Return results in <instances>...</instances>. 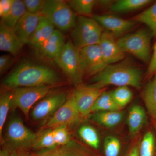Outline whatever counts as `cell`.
<instances>
[{
    "label": "cell",
    "instance_id": "6da1fadb",
    "mask_svg": "<svg viewBox=\"0 0 156 156\" xmlns=\"http://www.w3.org/2000/svg\"><path fill=\"white\" fill-rule=\"evenodd\" d=\"M61 81L55 71L46 66L29 62L20 63L3 80V86L9 89L20 87L52 86Z\"/></svg>",
    "mask_w": 156,
    "mask_h": 156
},
{
    "label": "cell",
    "instance_id": "7a4b0ae2",
    "mask_svg": "<svg viewBox=\"0 0 156 156\" xmlns=\"http://www.w3.org/2000/svg\"><path fill=\"white\" fill-rule=\"evenodd\" d=\"M142 73L139 68L126 62L108 65L94 76L90 87L104 89L109 85L140 88Z\"/></svg>",
    "mask_w": 156,
    "mask_h": 156
},
{
    "label": "cell",
    "instance_id": "3957f363",
    "mask_svg": "<svg viewBox=\"0 0 156 156\" xmlns=\"http://www.w3.org/2000/svg\"><path fill=\"white\" fill-rule=\"evenodd\" d=\"M103 32L102 27L94 18L79 16L72 30L71 41L80 50L88 46L98 44Z\"/></svg>",
    "mask_w": 156,
    "mask_h": 156
},
{
    "label": "cell",
    "instance_id": "277c9868",
    "mask_svg": "<svg viewBox=\"0 0 156 156\" xmlns=\"http://www.w3.org/2000/svg\"><path fill=\"white\" fill-rule=\"evenodd\" d=\"M152 36L150 30L140 29L133 33L125 35L117 41L125 53L131 54L145 63L151 60V41Z\"/></svg>",
    "mask_w": 156,
    "mask_h": 156
},
{
    "label": "cell",
    "instance_id": "5b68a950",
    "mask_svg": "<svg viewBox=\"0 0 156 156\" xmlns=\"http://www.w3.org/2000/svg\"><path fill=\"white\" fill-rule=\"evenodd\" d=\"M41 14L54 27L63 31L72 30L76 21L75 12L67 2L62 0L45 1Z\"/></svg>",
    "mask_w": 156,
    "mask_h": 156
},
{
    "label": "cell",
    "instance_id": "8992f818",
    "mask_svg": "<svg viewBox=\"0 0 156 156\" xmlns=\"http://www.w3.org/2000/svg\"><path fill=\"white\" fill-rule=\"evenodd\" d=\"M54 61L71 83L78 85L85 74L80 50L71 41L66 43L64 48Z\"/></svg>",
    "mask_w": 156,
    "mask_h": 156
},
{
    "label": "cell",
    "instance_id": "52a82bcc",
    "mask_svg": "<svg viewBox=\"0 0 156 156\" xmlns=\"http://www.w3.org/2000/svg\"><path fill=\"white\" fill-rule=\"evenodd\" d=\"M51 86L20 87L13 89L11 108H18L28 118L30 111L34 104L50 92Z\"/></svg>",
    "mask_w": 156,
    "mask_h": 156
},
{
    "label": "cell",
    "instance_id": "ba28073f",
    "mask_svg": "<svg viewBox=\"0 0 156 156\" xmlns=\"http://www.w3.org/2000/svg\"><path fill=\"white\" fill-rule=\"evenodd\" d=\"M36 137L37 134L27 128L19 117H13L10 120L6 131L9 147L21 150L32 147Z\"/></svg>",
    "mask_w": 156,
    "mask_h": 156
},
{
    "label": "cell",
    "instance_id": "9c48e42d",
    "mask_svg": "<svg viewBox=\"0 0 156 156\" xmlns=\"http://www.w3.org/2000/svg\"><path fill=\"white\" fill-rule=\"evenodd\" d=\"M80 114L73 96L71 95L48 120L44 129H54L61 126H68L78 122Z\"/></svg>",
    "mask_w": 156,
    "mask_h": 156
},
{
    "label": "cell",
    "instance_id": "30bf717a",
    "mask_svg": "<svg viewBox=\"0 0 156 156\" xmlns=\"http://www.w3.org/2000/svg\"><path fill=\"white\" fill-rule=\"evenodd\" d=\"M85 74L95 76L107 66L101 51L99 45L88 46L80 50Z\"/></svg>",
    "mask_w": 156,
    "mask_h": 156
},
{
    "label": "cell",
    "instance_id": "8fae6325",
    "mask_svg": "<svg viewBox=\"0 0 156 156\" xmlns=\"http://www.w3.org/2000/svg\"><path fill=\"white\" fill-rule=\"evenodd\" d=\"M93 18L115 37H122L133 28L137 23L133 20L123 19L113 14L95 15Z\"/></svg>",
    "mask_w": 156,
    "mask_h": 156
},
{
    "label": "cell",
    "instance_id": "7c38bea8",
    "mask_svg": "<svg viewBox=\"0 0 156 156\" xmlns=\"http://www.w3.org/2000/svg\"><path fill=\"white\" fill-rule=\"evenodd\" d=\"M66 95L59 93L50 95L41 100L32 110L33 119L41 120L52 115L66 101Z\"/></svg>",
    "mask_w": 156,
    "mask_h": 156
},
{
    "label": "cell",
    "instance_id": "4fadbf2b",
    "mask_svg": "<svg viewBox=\"0 0 156 156\" xmlns=\"http://www.w3.org/2000/svg\"><path fill=\"white\" fill-rule=\"evenodd\" d=\"M105 91L87 86L77 89L73 94L76 105L82 117L88 116L98 98Z\"/></svg>",
    "mask_w": 156,
    "mask_h": 156
},
{
    "label": "cell",
    "instance_id": "5bb4252c",
    "mask_svg": "<svg viewBox=\"0 0 156 156\" xmlns=\"http://www.w3.org/2000/svg\"><path fill=\"white\" fill-rule=\"evenodd\" d=\"M98 45L108 65L118 63L125 58V53L118 45L115 37L107 31L103 32Z\"/></svg>",
    "mask_w": 156,
    "mask_h": 156
},
{
    "label": "cell",
    "instance_id": "9a60e30c",
    "mask_svg": "<svg viewBox=\"0 0 156 156\" xmlns=\"http://www.w3.org/2000/svg\"><path fill=\"white\" fill-rule=\"evenodd\" d=\"M41 16V13L34 14L26 11L15 26L13 30L23 44H28Z\"/></svg>",
    "mask_w": 156,
    "mask_h": 156
},
{
    "label": "cell",
    "instance_id": "2e32d148",
    "mask_svg": "<svg viewBox=\"0 0 156 156\" xmlns=\"http://www.w3.org/2000/svg\"><path fill=\"white\" fill-rule=\"evenodd\" d=\"M24 44L16 35L13 30L9 28L2 20L0 23V50L11 53L14 56L18 55Z\"/></svg>",
    "mask_w": 156,
    "mask_h": 156
},
{
    "label": "cell",
    "instance_id": "e0dca14e",
    "mask_svg": "<svg viewBox=\"0 0 156 156\" xmlns=\"http://www.w3.org/2000/svg\"><path fill=\"white\" fill-rule=\"evenodd\" d=\"M63 34L59 30H55L47 41L37 50L42 56L55 59L60 54L66 44Z\"/></svg>",
    "mask_w": 156,
    "mask_h": 156
},
{
    "label": "cell",
    "instance_id": "ac0fdd59",
    "mask_svg": "<svg viewBox=\"0 0 156 156\" xmlns=\"http://www.w3.org/2000/svg\"><path fill=\"white\" fill-rule=\"evenodd\" d=\"M54 27V26L46 17L42 16L28 44L37 51L52 35L55 30Z\"/></svg>",
    "mask_w": 156,
    "mask_h": 156
},
{
    "label": "cell",
    "instance_id": "d6986e66",
    "mask_svg": "<svg viewBox=\"0 0 156 156\" xmlns=\"http://www.w3.org/2000/svg\"><path fill=\"white\" fill-rule=\"evenodd\" d=\"M145 110L140 105H134L130 109L127 118V124L130 134L135 135L143 128L146 121Z\"/></svg>",
    "mask_w": 156,
    "mask_h": 156
},
{
    "label": "cell",
    "instance_id": "ffe728a7",
    "mask_svg": "<svg viewBox=\"0 0 156 156\" xmlns=\"http://www.w3.org/2000/svg\"><path fill=\"white\" fill-rule=\"evenodd\" d=\"M151 0H119L115 1L110 8V11L124 14L139 10L149 5Z\"/></svg>",
    "mask_w": 156,
    "mask_h": 156
},
{
    "label": "cell",
    "instance_id": "44dd1931",
    "mask_svg": "<svg viewBox=\"0 0 156 156\" xmlns=\"http://www.w3.org/2000/svg\"><path fill=\"white\" fill-rule=\"evenodd\" d=\"M92 118L99 125L106 128H112L118 126L122 122L123 114L120 110L97 112L94 113Z\"/></svg>",
    "mask_w": 156,
    "mask_h": 156
},
{
    "label": "cell",
    "instance_id": "7402d4cb",
    "mask_svg": "<svg viewBox=\"0 0 156 156\" xmlns=\"http://www.w3.org/2000/svg\"><path fill=\"white\" fill-rule=\"evenodd\" d=\"M144 100L149 114L156 122V74L144 89Z\"/></svg>",
    "mask_w": 156,
    "mask_h": 156
},
{
    "label": "cell",
    "instance_id": "603a6c76",
    "mask_svg": "<svg viewBox=\"0 0 156 156\" xmlns=\"http://www.w3.org/2000/svg\"><path fill=\"white\" fill-rule=\"evenodd\" d=\"M26 11L23 1L14 0L9 14L5 18L1 20L7 27L13 30Z\"/></svg>",
    "mask_w": 156,
    "mask_h": 156
},
{
    "label": "cell",
    "instance_id": "cb8c5ba5",
    "mask_svg": "<svg viewBox=\"0 0 156 156\" xmlns=\"http://www.w3.org/2000/svg\"><path fill=\"white\" fill-rule=\"evenodd\" d=\"M136 22L145 24L153 36H156V2L132 19Z\"/></svg>",
    "mask_w": 156,
    "mask_h": 156
},
{
    "label": "cell",
    "instance_id": "d4e9b609",
    "mask_svg": "<svg viewBox=\"0 0 156 156\" xmlns=\"http://www.w3.org/2000/svg\"><path fill=\"white\" fill-rule=\"evenodd\" d=\"M121 108L112 97L110 92L104 91L98 98L91 110L92 113L100 112L119 111Z\"/></svg>",
    "mask_w": 156,
    "mask_h": 156
},
{
    "label": "cell",
    "instance_id": "484cf974",
    "mask_svg": "<svg viewBox=\"0 0 156 156\" xmlns=\"http://www.w3.org/2000/svg\"><path fill=\"white\" fill-rule=\"evenodd\" d=\"M53 138L52 129H44L39 134L33 145L34 150H47L57 147Z\"/></svg>",
    "mask_w": 156,
    "mask_h": 156
},
{
    "label": "cell",
    "instance_id": "4316f807",
    "mask_svg": "<svg viewBox=\"0 0 156 156\" xmlns=\"http://www.w3.org/2000/svg\"><path fill=\"white\" fill-rule=\"evenodd\" d=\"M78 134L87 144L93 148L98 149L100 145V137L95 128L89 125H83L78 130Z\"/></svg>",
    "mask_w": 156,
    "mask_h": 156
},
{
    "label": "cell",
    "instance_id": "83f0119b",
    "mask_svg": "<svg viewBox=\"0 0 156 156\" xmlns=\"http://www.w3.org/2000/svg\"><path fill=\"white\" fill-rule=\"evenodd\" d=\"M69 5L75 13L81 16H88L92 14L96 4L95 0H70L67 1Z\"/></svg>",
    "mask_w": 156,
    "mask_h": 156
},
{
    "label": "cell",
    "instance_id": "f1b7e54d",
    "mask_svg": "<svg viewBox=\"0 0 156 156\" xmlns=\"http://www.w3.org/2000/svg\"><path fill=\"white\" fill-rule=\"evenodd\" d=\"M155 139L152 131L147 132L139 144V156H154L155 153Z\"/></svg>",
    "mask_w": 156,
    "mask_h": 156
},
{
    "label": "cell",
    "instance_id": "f546056e",
    "mask_svg": "<svg viewBox=\"0 0 156 156\" xmlns=\"http://www.w3.org/2000/svg\"><path fill=\"white\" fill-rule=\"evenodd\" d=\"M112 97L120 108L130 103L133 97V93L128 87H118L110 92Z\"/></svg>",
    "mask_w": 156,
    "mask_h": 156
},
{
    "label": "cell",
    "instance_id": "4dcf8cb0",
    "mask_svg": "<svg viewBox=\"0 0 156 156\" xmlns=\"http://www.w3.org/2000/svg\"><path fill=\"white\" fill-rule=\"evenodd\" d=\"M12 92L2 93L0 97V137L2 139L4 125L7 119L9 109L11 108Z\"/></svg>",
    "mask_w": 156,
    "mask_h": 156
},
{
    "label": "cell",
    "instance_id": "1f68e13d",
    "mask_svg": "<svg viewBox=\"0 0 156 156\" xmlns=\"http://www.w3.org/2000/svg\"><path fill=\"white\" fill-rule=\"evenodd\" d=\"M58 148L62 156H92L80 144L72 140L67 145Z\"/></svg>",
    "mask_w": 156,
    "mask_h": 156
},
{
    "label": "cell",
    "instance_id": "d6a6232c",
    "mask_svg": "<svg viewBox=\"0 0 156 156\" xmlns=\"http://www.w3.org/2000/svg\"><path fill=\"white\" fill-rule=\"evenodd\" d=\"M121 149V143L119 138L114 136H106L104 142L105 156H119Z\"/></svg>",
    "mask_w": 156,
    "mask_h": 156
},
{
    "label": "cell",
    "instance_id": "836d02e7",
    "mask_svg": "<svg viewBox=\"0 0 156 156\" xmlns=\"http://www.w3.org/2000/svg\"><path fill=\"white\" fill-rule=\"evenodd\" d=\"M52 132L54 141L58 147L67 145L72 141L67 126L54 128L52 129Z\"/></svg>",
    "mask_w": 156,
    "mask_h": 156
},
{
    "label": "cell",
    "instance_id": "e575fe53",
    "mask_svg": "<svg viewBox=\"0 0 156 156\" xmlns=\"http://www.w3.org/2000/svg\"><path fill=\"white\" fill-rule=\"evenodd\" d=\"M23 2L27 11L34 14L41 13L45 3L43 0H24Z\"/></svg>",
    "mask_w": 156,
    "mask_h": 156
},
{
    "label": "cell",
    "instance_id": "d590c367",
    "mask_svg": "<svg viewBox=\"0 0 156 156\" xmlns=\"http://www.w3.org/2000/svg\"><path fill=\"white\" fill-rule=\"evenodd\" d=\"M14 62V59L8 54L3 55L0 57V73H4L10 68Z\"/></svg>",
    "mask_w": 156,
    "mask_h": 156
},
{
    "label": "cell",
    "instance_id": "8d00e7d4",
    "mask_svg": "<svg viewBox=\"0 0 156 156\" xmlns=\"http://www.w3.org/2000/svg\"><path fill=\"white\" fill-rule=\"evenodd\" d=\"M14 0H1L0 1V17L2 20L6 18L12 7Z\"/></svg>",
    "mask_w": 156,
    "mask_h": 156
},
{
    "label": "cell",
    "instance_id": "74e56055",
    "mask_svg": "<svg viewBox=\"0 0 156 156\" xmlns=\"http://www.w3.org/2000/svg\"><path fill=\"white\" fill-rule=\"evenodd\" d=\"M147 73L148 75L156 74V42L154 47L152 55L149 63Z\"/></svg>",
    "mask_w": 156,
    "mask_h": 156
},
{
    "label": "cell",
    "instance_id": "f35d334b",
    "mask_svg": "<svg viewBox=\"0 0 156 156\" xmlns=\"http://www.w3.org/2000/svg\"><path fill=\"white\" fill-rule=\"evenodd\" d=\"M37 156H62L59 152L58 147L51 149L44 150L40 153L37 155Z\"/></svg>",
    "mask_w": 156,
    "mask_h": 156
},
{
    "label": "cell",
    "instance_id": "ab89813d",
    "mask_svg": "<svg viewBox=\"0 0 156 156\" xmlns=\"http://www.w3.org/2000/svg\"><path fill=\"white\" fill-rule=\"evenodd\" d=\"M17 151L15 149L8 147L0 151V156H17Z\"/></svg>",
    "mask_w": 156,
    "mask_h": 156
},
{
    "label": "cell",
    "instance_id": "60d3db41",
    "mask_svg": "<svg viewBox=\"0 0 156 156\" xmlns=\"http://www.w3.org/2000/svg\"><path fill=\"white\" fill-rule=\"evenodd\" d=\"M126 156H139V144L133 146Z\"/></svg>",
    "mask_w": 156,
    "mask_h": 156
},
{
    "label": "cell",
    "instance_id": "b9f144b4",
    "mask_svg": "<svg viewBox=\"0 0 156 156\" xmlns=\"http://www.w3.org/2000/svg\"><path fill=\"white\" fill-rule=\"evenodd\" d=\"M114 2L115 1H96V5H98L103 8L109 7L110 9Z\"/></svg>",
    "mask_w": 156,
    "mask_h": 156
},
{
    "label": "cell",
    "instance_id": "7bdbcfd3",
    "mask_svg": "<svg viewBox=\"0 0 156 156\" xmlns=\"http://www.w3.org/2000/svg\"><path fill=\"white\" fill-rule=\"evenodd\" d=\"M17 156H37L36 155H31L30 154L27 153L26 152L23 151L22 150L18 151H17Z\"/></svg>",
    "mask_w": 156,
    "mask_h": 156
},
{
    "label": "cell",
    "instance_id": "ee69618b",
    "mask_svg": "<svg viewBox=\"0 0 156 156\" xmlns=\"http://www.w3.org/2000/svg\"><path fill=\"white\" fill-rule=\"evenodd\" d=\"M153 125L154 128L155 129L156 131V122H155V121H154L153 122Z\"/></svg>",
    "mask_w": 156,
    "mask_h": 156
}]
</instances>
